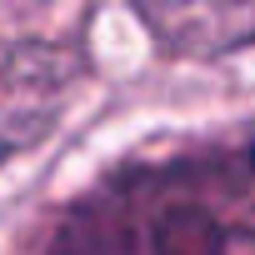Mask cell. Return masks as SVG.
<instances>
[{
  "mask_svg": "<svg viewBox=\"0 0 255 255\" xmlns=\"http://www.w3.org/2000/svg\"><path fill=\"white\" fill-rule=\"evenodd\" d=\"M80 80V60L45 40L0 45V155L30 150Z\"/></svg>",
  "mask_w": 255,
  "mask_h": 255,
  "instance_id": "2",
  "label": "cell"
},
{
  "mask_svg": "<svg viewBox=\"0 0 255 255\" xmlns=\"http://www.w3.org/2000/svg\"><path fill=\"white\" fill-rule=\"evenodd\" d=\"M45 255H255L250 145L115 170L65 205Z\"/></svg>",
  "mask_w": 255,
  "mask_h": 255,
  "instance_id": "1",
  "label": "cell"
},
{
  "mask_svg": "<svg viewBox=\"0 0 255 255\" xmlns=\"http://www.w3.org/2000/svg\"><path fill=\"white\" fill-rule=\"evenodd\" d=\"M130 5L170 55L190 60L235 55L250 45L255 30V0H130Z\"/></svg>",
  "mask_w": 255,
  "mask_h": 255,
  "instance_id": "3",
  "label": "cell"
}]
</instances>
